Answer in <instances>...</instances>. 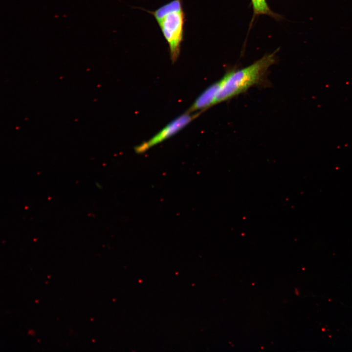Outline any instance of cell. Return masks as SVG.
<instances>
[{"mask_svg": "<svg viewBox=\"0 0 352 352\" xmlns=\"http://www.w3.org/2000/svg\"><path fill=\"white\" fill-rule=\"evenodd\" d=\"M222 83L221 78L207 87L197 97L186 111L190 113L201 112L215 105L216 98Z\"/></svg>", "mask_w": 352, "mask_h": 352, "instance_id": "obj_4", "label": "cell"}, {"mask_svg": "<svg viewBox=\"0 0 352 352\" xmlns=\"http://www.w3.org/2000/svg\"><path fill=\"white\" fill-rule=\"evenodd\" d=\"M50 277V276H48V278H49Z\"/></svg>", "mask_w": 352, "mask_h": 352, "instance_id": "obj_7", "label": "cell"}, {"mask_svg": "<svg viewBox=\"0 0 352 352\" xmlns=\"http://www.w3.org/2000/svg\"><path fill=\"white\" fill-rule=\"evenodd\" d=\"M35 301H36V303H37L38 301H39V300H35Z\"/></svg>", "mask_w": 352, "mask_h": 352, "instance_id": "obj_6", "label": "cell"}, {"mask_svg": "<svg viewBox=\"0 0 352 352\" xmlns=\"http://www.w3.org/2000/svg\"><path fill=\"white\" fill-rule=\"evenodd\" d=\"M255 15H267L273 17L277 15L268 6L266 0H251Z\"/></svg>", "mask_w": 352, "mask_h": 352, "instance_id": "obj_5", "label": "cell"}, {"mask_svg": "<svg viewBox=\"0 0 352 352\" xmlns=\"http://www.w3.org/2000/svg\"><path fill=\"white\" fill-rule=\"evenodd\" d=\"M169 46L171 60L175 63L179 57L184 38L185 14L182 0H172L151 11Z\"/></svg>", "mask_w": 352, "mask_h": 352, "instance_id": "obj_2", "label": "cell"}, {"mask_svg": "<svg viewBox=\"0 0 352 352\" xmlns=\"http://www.w3.org/2000/svg\"><path fill=\"white\" fill-rule=\"evenodd\" d=\"M201 113L200 112L190 113L186 111L169 123L150 139L136 146L134 148L135 152L143 153L151 147L174 135L198 117Z\"/></svg>", "mask_w": 352, "mask_h": 352, "instance_id": "obj_3", "label": "cell"}, {"mask_svg": "<svg viewBox=\"0 0 352 352\" xmlns=\"http://www.w3.org/2000/svg\"><path fill=\"white\" fill-rule=\"evenodd\" d=\"M275 56V52L265 55L248 66L227 72L222 78V83L215 105L229 100L258 84L274 63Z\"/></svg>", "mask_w": 352, "mask_h": 352, "instance_id": "obj_1", "label": "cell"}]
</instances>
